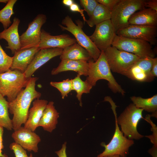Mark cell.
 <instances>
[{
  "label": "cell",
  "instance_id": "cell-34",
  "mask_svg": "<svg viewBox=\"0 0 157 157\" xmlns=\"http://www.w3.org/2000/svg\"><path fill=\"white\" fill-rule=\"evenodd\" d=\"M119 0H97L98 3L103 5L111 11Z\"/></svg>",
  "mask_w": 157,
  "mask_h": 157
},
{
  "label": "cell",
  "instance_id": "cell-3",
  "mask_svg": "<svg viewBox=\"0 0 157 157\" xmlns=\"http://www.w3.org/2000/svg\"><path fill=\"white\" fill-rule=\"evenodd\" d=\"M104 101L109 102L111 106L115 119V130L113 137L110 142L106 144L102 142L101 145L104 147V151L99 154L97 157H104L115 155H118L120 157H127L129 154L130 147L134 144L133 140H129L125 137L120 130L117 121V114L116 111L117 106L111 98L106 97Z\"/></svg>",
  "mask_w": 157,
  "mask_h": 157
},
{
  "label": "cell",
  "instance_id": "cell-12",
  "mask_svg": "<svg viewBox=\"0 0 157 157\" xmlns=\"http://www.w3.org/2000/svg\"><path fill=\"white\" fill-rule=\"evenodd\" d=\"M93 34L89 37L101 51H104L112 46L116 35L110 19L97 24Z\"/></svg>",
  "mask_w": 157,
  "mask_h": 157
},
{
  "label": "cell",
  "instance_id": "cell-26",
  "mask_svg": "<svg viewBox=\"0 0 157 157\" xmlns=\"http://www.w3.org/2000/svg\"><path fill=\"white\" fill-rule=\"evenodd\" d=\"M80 76L77 74L74 79H72V90L76 92V97L79 101V105L82 106V95L83 93H88L93 86L86 80L83 81Z\"/></svg>",
  "mask_w": 157,
  "mask_h": 157
},
{
  "label": "cell",
  "instance_id": "cell-4",
  "mask_svg": "<svg viewBox=\"0 0 157 157\" xmlns=\"http://www.w3.org/2000/svg\"><path fill=\"white\" fill-rule=\"evenodd\" d=\"M145 0H120L111 11L110 20L116 33L129 25V20L135 13L144 8Z\"/></svg>",
  "mask_w": 157,
  "mask_h": 157
},
{
  "label": "cell",
  "instance_id": "cell-11",
  "mask_svg": "<svg viewBox=\"0 0 157 157\" xmlns=\"http://www.w3.org/2000/svg\"><path fill=\"white\" fill-rule=\"evenodd\" d=\"M116 34L125 38L146 41L152 46L157 43V26L129 24L118 31Z\"/></svg>",
  "mask_w": 157,
  "mask_h": 157
},
{
  "label": "cell",
  "instance_id": "cell-17",
  "mask_svg": "<svg viewBox=\"0 0 157 157\" xmlns=\"http://www.w3.org/2000/svg\"><path fill=\"white\" fill-rule=\"evenodd\" d=\"M20 23L19 19L15 17L13 23L9 27L0 32V40L3 39L8 42L6 48L10 49L15 54L21 49V43L18 28Z\"/></svg>",
  "mask_w": 157,
  "mask_h": 157
},
{
  "label": "cell",
  "instance_id": "cell-30",
  "mask_svg": "<svg viewBox=\"0 0 157 157\" xmlns=\"http://www.w3.org/2000/svg\"><path fill=\"white\" fill-rule=\"evenodd\" d=\"M13 57L8 55L0 44V74L5 72L10 69Z\"/></svg>",
  "mask_w": 157,
  "mask_h": 157
},
{
  "label": "cell",
  "instance_id": "cell-36",
  "mask_svg": "<svg viewBox=\"0 0 157 157\" xmlns=\"http://www.w3.org/2000/svg\"><path fill=\"white\" fill-rule=\"evenodd\" d=\"M145 7L157 11V0H146Z\"/></svg>",
  "mask_w": 157,
  "mask_h": 157
},
{
  "label": "cell",
  "instance_id": "cell-9",
  "mask_svg": "<svg viewBox=\"0 0 157 157\" xmlns=\"http://www.w3.org/2000/svg\"><path fill=\"white\" fill-rule=\"evenodd\" d=\"M104 51L111 71L124 75L140 58L112 46Z\"/></svg>",
  "mask_w": 157,
  "mask_h": 157
},
{
  "label": "cell",
  "instance_id": "cell-10",
  "mask_svg": "<svg viewBox=\"0 0 157 157\" xmlns=\"http://www.w3.org/2000/svg\"><path fill=\"white\" fill-rule=\"evenodd\" d=\"M47 19L45 15L39 14L29 23L27 29L20 36V49L38 47L40 41L41 28L46 22Z\"/></svg>",
  "mask_w": 157,
  "mask_h": 157
},
{
  "label": "cell",
  "instance_id": "cell-14",
  "mask_svg": "<svg viewBox=\"0 0 157 157\" xmlns=\"http://www.w3.org/2000/svg\"><path fill=\"white\" fill-rule=\"evenodd\" d=\"M12 137L15 142L28 151L38 152V144L41 139L34 131L21 126L14 131L12 134Z\"/></svg>",
  "mask_w": 157,
  "mask_h": 157
},
{
  "label": "cell",
  "instance_id": "cell-42",
  "mask_svg": "<svg viewBox=\"0 0 157 157\" xmlns=\"http://www.w3.org/2000/svg\"><path fill=\"white\" fill-rule=\"evenodd\" d=\"M8 0H0V3H7Z\"/></svg>",
  "mask_w": 157,
  "mask_h": 157
},
{
  "label": "cell",
  "instance_id": "cell-40",
  "mask_svg": "<svg viewBox=\"0 0 157 157\" xmlns=\"http://www.w3.org/2000/svg\"><path fill=\"white\" fill-rule=\"evenodd\" d=\"M62 2L65 5L69 7L74 3V1L72 0H63Z\"/></svg>",
  "mask_w": 157,
  "mask_h": 157
},
{
  "label": "cell",
  "instance_id": "cell-1",
  "mask_svg": "<svg viewBox=\"0 0 157 157\" xmlns=\"http://www.w3.org/2000/svg\"><path fill=\"white\" fill-rule=\"evenodd\" d=\"M37 77H31L25 88L11 102H9V111L13 115L12 119L13 129L17 130L26 123L32 101L39 99L41 94L35 88Z\"/></svg>",
  "mask_w": 157,
  "mask_h": 157
},
{
  "label": "cell",
  "instance_id": "cell-38",
  "mask_svg": "<svg viewBox=\"0 0 157 157\" xmlns=\"http://www.w3.org/2000/svg\"><path fill=\"white\" fill-rule=\"evenodd\" d=\"M67 142H65L63 144L61 149L55 151L58 157H67L66 153Z\"/></svg>",
  "mask_w": 157,
  "mask_h": 157
},
{
  "label": "cell",
  "instance_id": "cell-29",
  "mask_svg": "<svg viewBox=\"0 0 157 157\" xmlns=\"http://www.w3.org/2000/svg\"><path fill=\"white\" fill-rule=\"evenodd\" d=\"M50 84L59 91L63 99L67 97L68 94L72 90V79L68 78L58 82L51 81Z\"/></svg>",
  "mask_w": 157,
  "mask_h": 157
},
{
  "label": "cell",
  "instance_id": "cell-2",
  "mask_svg": "<svg viewBox=\"0 0 157 157\" xmlns=\"http://www.w3.org/2000/svg\"><path fill=\"white\" fill-rule=\"evenodd\" d=\"M88 75L86 80L93 87L99 80L104 79L108 82L109 88L114 93L124 95L125 92L117 82L112 74L104 51L95 61L91 59L88 61Z\"/></svg>",
  "mask_w": 157,
  "mask_h": 157
},
{
  "label": "cell",
  "instance_id": "cell-27",
  "mask_svg": "<svg viewBox=\"0 0 157 157\" xmlns=\"http://www.w3.org/2000/svg\"><path fill=\"white\" fill-rule=\"evenodd\" d=\"M9 102L0 93V126L11 131L13 129L12 119L9 116Z\"/></svg>",
  "mask_w": 157,
  "mask_h": 157
},
{
  "label": "cell",
  "instance_id": "cell-7",
  "mask_svg": "<svg viewBox=\"0 0 157 157\" xmlns=\"http://www.w3.org/2000/svg\"><path fill=\"white\" fill-rule=\"evenodd\" d=\"M62 24L58 25L63 31L66 30L71 33L74 37L77 43L85 49L94 61L98 59L101 51L96 47L82 30L83 22L76 21L77 25L73 22L71 17L67 15L62 21Z\"/></svg>",
  "mask_w": 157,
  "mask_h": 157
},
{
  "label": "cell",
  "instance_id": "cell-21",
  "mask_svg": "<svg viewBox=\"0 0 157 157\" xmlns=\"http://www.w3.org/2000/svg\"><path fill=\"white\" fill-rule=\"evenodd\" d=\"M128 22L129 25L157 26V11L145 8L133 14Z\"/></svg>",
  "mask_w": 157,
  "mask_h": 157
},
{
  "label": "cell",
  "instance_id": "cell-13",
  "mask_svg": "<svg viewBox=\"0 0 157 157\" xmlns=\"http://www.w3.org/2000/svg\"><path fill=\"white\" fill-rule=\"evenodd\" d=\"M153 58H140L129 69L124 76L140 82H151L154 78L151 75Z\"/></svg>",
  "mask_w": 157,
  "mask_h": 157
},
{
  "label": "cell",
  "instance_id": "cell-33",
  "mask_svg": "<svg viewBox=\"0 0 157 157\" xmlns=\"http://www.w3.org/2000/svg\"><path fill=\"white\" fill-rule=\"evenodd\" d=\"M150 117H147L145 118V120L149 122L152 126L151 130L153 132V134L151 135L146 136L145 137L149 138L151 142L154 144V146L157 147V127L151 121Z\"/></svg>",
  "mask_w": 157,
  "mask_h": 157
},
{
  "label": "cell",
  "instance_id": "cell-6",
  "mask_svg": "<svg viewBox=\"0 0 157 157\" xmlns=\"http://www.w3.org/2000/svg\"><path fill=\"white\" fill-rule=\"evenodd\" d=\"M142 108L137 107L133 103L127 106L119 116L117 118L118 124L121 127L124 136L128 139L138 140L144 135L138 131L137 126L140 120L144 119Z\"/></svg>",
  "mask_w": 157,
  "mask_h": 157
},
{
  "label": "cell",
  "instance_id": "cell-16",
  "mask_svg": "<svg viewBox=\"0 0 157 157\" xmlns=\"http://www.w3.org/2000/svg\"><path fill=\"white\" fill-rule=\"evenodd\" d=\"M63 49L59 48L43 49L35 54L33 60L24 73L27 78H30L35 72L49 60L60 56Z\"/></svg>",
  "mask_w": 157,
  "mask_h": 157
},
{
  "label": "cell",
  "instance_id": "cell-37",
  "mask_svg": "<svg viewBox=\"0 0 157 157\" xmlns=\"http://www.w3.org/2000/svg\"><path fill=\"white\" fill-rule=\"evenodd\" d=\"M3 127L0 126V157H8L7 155L5 154H3L2 153V149L4 148L3 142Z\"/></svg>",
  "mask_w": 157,
  "mask_h": 157
},
{
  "label": "cell",
  "instance_id": "cell-41",
  "mask_svg": "<svg viewBox=\"0 0 157 157\" xmlns=\"http://www.w3.org/2000/svg\"><path fill=\"white\" fill-rule=\"evenodd\" d=\"M104 157H120V156L118 155H115L111 156H105Z\"/></svg>",
  "mask_w": 157,
  "mask_h": 157
},
{
  "label": "cell",
  "instance_id": "cell-8",
  "mask_svg": "<svg viewBox=\"0 0 157 157\" xmlns=\"http://www.w3.org/2000/svg\"><path fill=\"white\" fill-rule=\"evenodd\" d=\"M112 46L119 50L134 54L140 58H154L156 52L149 42L141 40L115 35Z\"/></svg>",
  "mask_w": 157,
  "mask_h": 157
},
{
  "label": "cell",
  "instance_id": "cell-24",
  "mask_svg": "<svg viewBox=\"0 0 157 157\" xmlns=\"http://www.w3.org/2000/svg\"><path fill=\"white\" fill-rule=\"evenodd\" d=\"M111 17V11L99 3L86 22L90 27H92L103 22L110 19Z\"/></svg>",
  "mask_w": 157,
  "mask_h": 157
},
{
  "label": "cell",
  "instance_id": "cell-32",
  "mask_svg": "<svg viewBox=\"0 0 157 157\" xmlns=\"http://www.w3.org/2000/svg\"><path fill=\"white\" fill-rule=\"evenodd\" d=\"M9 147L10 150L13 151L15 157H33L31 153L28 156L26 150L15 142L10 144Z\"/></svg>",
  "mask_w": 157,
  "mask_h": 157
},
{
  "label": "cell",
  "instance_id": "cell-39",
  "mask_svg": "<svg viewBox=\"0 0 157 157\" xmlns=\"http://www.w3.org/2000/svg\"><path fill=\"white\" fill-rule=\"evenodd\" d=\"M151 76L154 78L157 76V58H153L152 67L151 71Z\"/></svg>",
  "mask_w": 157,
  "mask_h": 157
},
{
  "label": "cell",
  "instance_id": "cell-15",
  "mask_svg": "<svg viewBox=\"0 0 157 157\" xmlns=\"http://www.w3.org/2000/svg\"><path fill=\"white\" fill-rule=\"evenodd\" d=\"M76 43H77L76 40L68 35L63 34L52 35L44 30L42 29L38 48L40 49L51 48L63 49Z\"/></svg>",
  "mask_w": 157,
  "mask_h": 157
},
{
  "label": "cell",
  "instance_id": "cell-23",
  "mask_svg": "<svg viewBox=\"0 0 157 157\" xmlns=\"http://www.w3.org/2000/svg\"><path fill=\"white\" fill-rule=\"evenodd\" d=\"M60 58L61 60L68 59L87 61L92 59L87 51L77 43L63 49Z\"/></svg>",
  "mask_w": 157,
  "mask_h": 157
},
{
  "label": "cell",
  "instance_id": "cell-18",
  "mask_svg": "<svg viewBox=\"0 0 157 157\" xmlns=\"http://www.w3.org/2000/svg\"><path fill=\"white\" fill-rule=\"evenodd\" d=\"M40 49L38 47L20 49L14 54L10 69L17 70L24 73Z\"/></svg>",
  "mask_w": 157,
  "mask_h": 157
},
{
  "label": "cell",
  "instance_id": "cell-22",
  "mask_svg": "<svg viewBox=\"0 0 157 157\" xmlns=\"http://www.w3.org/2000/svg\"><path fill=\"white\" fill-rule=\"evenodd\" d=\"M53 101H49L44 110L39 123V126L51 132L56 127L59 113L55 109Z\"/></svg>",
  "mask_w": 157,
  "mask_h": 157
},
{
  "label": "cell",
  "instance_id": "cell-35",
  "mask_svg": "<svg viewBox=\"0 0 157 157\" xmlns=\"http://www.w3.org/2000/svg\"><path fill=\"white\" fill-rule=\"evenodd\" d=\"M69 9L72 11L79 13L83 17L84 22H86L87 19H85L83 13L84 10L80 9L77 4L74 3L69 7Z\"/></svg>",
  "mask_w": 157,
  "mask_h": 157
},
{
  "label": "cell",
  "instance_id": "cell-31",
  "mask_svg": "<svg viewBox=\"0 0 157 157\" xmlns=\"http://www.w3.org/2000/svg\"><path fill=\"white\" fill-rule=\"evenodd\" d=\"M80 5L90 17L99 3L97 0H80Z\"/></svg>",
  "mask_w": 157,
  "mask_h": 157
},
{
  "label": "cell",
  "instance_id": "cell-25",
  "mask_svg": "<svg viewBox=\"0 0 157 157\" xmlns=\"http://www.w3.org/2000/svg\"><path fill=\"white\" fill-rule=\"evenodd\" d=\"M133 103L137 108H142L152 114H157V95L149 98L133 96L130 97Z\"/></svg>",
  "mask_w": 157,
  "mask_h": 157
},
{
  "label": "cell",
  "instance_id": "cell-19",
  "mask_svg": "<svg viewBox=\"0 0 157 157\" xmlns=\"http://www.w3.org/2000/svg\"><path fill=\"white\" fill-rule=\"evenodd\" d=\"M48 101L44 99H36L34 100L33 106L29 110L27 119L24 127L34 131L39 126L40 120Z\"/></svg>",
  "mask_w": 157,
  "mask_h": 157
},
{
  "label": "cell",
  "instance_id": "cell-20",
  "mask_svg": "<svg viewBox=\"0 0 157 157\" xmlns=\"http://www.w3.org/2000/svg\"><path fill=\"white\" fill-rule=\"evenodd\" d=\"M89 68L88 61L68 59L61 60L58 66L51 71L52 75H56L62 72L72 71L76 72L81 76H87Z\"/></svg>",
  "mask_w": 157,
  "mask_h": 157
},
{
  "label": "cell",
  "instance_id": "cell-28",
  "mask_svg": "<svg viewBox=\"0 0 157 157\" xmlns=\"http://www.w3.org/2000/svg\"><path fill=\"white\" fill-rule=\"evenodd\" d=\"M17 1V0H8L5 6L0 10V22L4 29L9 27L12 23L10 19L14 14L13 8Z\"/></svg>",
  "mask_w": 157,
  "mask_h": 157
},
{
  "label": "cell",
  "instance_id": "cell-5",
  "mask_svg": "<svg viewBox=\"0 0 157 157\" xmlns=\"http://www.w3.org/2000/svg\"><path fill=\"white\" fill-rule=\"evenodd\" d=\"M30 78L17 70H11L0 74V93L11 102L27 85Z\"/></svg>",
  "mask_w": 157,
  "mask_h": 157
}]
</instances>
